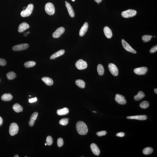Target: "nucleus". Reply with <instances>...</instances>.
Here are the masks:
<instances>
[{
    "label": "nucleus",
    "mask_w": 157,
    "mask_h": 157,
    "mask_svg": "<svg viewBox=\"0 0 157 157\" xmlns=\"http://www.w3.org/2000/svg\"><path fill=\"white\" fill-rule=\"evenodd\" d=\"M27 32V33H28V34H29V33H30V32Z\"/></svg>",
    "instance_id": "obj_46"
},
{
    "label": "nucleus",
    "mask_w": 157,
    "mask_h": 157,
    "mask_svg": "<svg viewBox=\"0 0 157 157\" xmlns=\"http://www.w3.org/2000/svg\"><path fill=\"white\" fill-rule=\"evenodd\" d=\"M65 31V29L64 27H61L58 28L53 34V37L54 38H59L64 33Z\"/></svg>",
    "instance_id": "obj_11"
},
{
    "label": "nucleus",
    "mask_w": 157,
    "mask_h": 157,
    "mask_svg": "<svg viewBox=\"0 0 157 157\" xmlns=\"http://www.w3.org/2000/svg\"><path fill=\"white\" fill-rule=\"evenodd\" d=\"M30 28V26L27 23L24 22L22 23L19 26L18 32L20 33L23 32Z\"/></svg>",
    "instance_id": "obj_16"
},
{
    "label": "nucleus",
    "mask_w": 157,
    "mask_h": 157,
    "mask_svg": "<svg viewBox=\"0 0 157 157\" xmlns=\"http://www.w3.org/2000/svg\"><path fill=\"white\" fill-rule=\"evenodd\" d=\"M115 100L117 103L121 105H124L126 103V101L123 95L117 94L116 95L115 98Z\"/></svg>",
    "instance_id": "obj_12"
},
{
    "label": "nucleus",
    "mask_w": 157,
    "mask_h": 157,
    "mask_svg": "<svg viewBox=\"0 0 157 157\" xmlns=\"http://www.w3.org/2000/svg\"><path fill=\"white\" fill-rule=\"evenodd\" d=\"M93 112L97 113L96 112H95V111H93Z\"/></svg>",
    "instance_id": "obj_48"
},
{
    "label": "nucleus",
    "mask_w": 157,
    "mask_h": 157,
    "mask_svg": "<svg viewBox=\"0 0 157 157\" xmlns=\"http://www.w3.org/2000/svg\"><path fill=\"white\" fill-rule=\"evenodd\" d=\"M36 64V63L34 61H30L25 63L24 65L26 68H28L34 66Z\"/></svg>",
    "instance_id": "obj_30"
},
{
    "label": "nucleus",
    "mask_w": 157,
    "mask_h": 157,
    "mask_svg": "<svg viewBox=\"0 0 157 157\" xmlns=\"http://www.w3.org/2000/svg\"><path fill=\"white\" fill-rule=\"evenodd\" d=\"M28 44L23 43L15 45L12 48L13 50L15 51H20L25 50L29 48Z\"/></svg>",
    "instance_id": "obj_6"
},
{
    "label": "nucleus",
    "mask_w": 157,
    "mask_h": 157,
    "mask_svg": "<svg viewBox=\"0 0 157 157\" xmlns=\"http://www.w3.org/2000/svg\"><path fill=\"white\" fill-rule=\"evenodd\" d=\"M28 34L27 32H25V33H24V36H25L26 37L27 36Z\"/></svg>",
    "instance_id": "obj_43"
},
{
    "label": "nucleus",
    "mask_w": 157,
    "mask_h": 157,
    "mask_svg": "<svg viewBox=\"0 0 157 157\" xmlns=\"http://www.w3.org/2000/svg\"><path fill=\"white\" fill-rule=\"evenodd\" d=\"M42 80L47 86H51L53 84V80L49 77H44L42 78Z\"/></svg>",
    "instance_id": "obj_21"
},
{
    "label": "nucleus",
    "mask_w": 157,
    "mask_h": 157,
    "mask_svg": "<svg viewBox=\"0 0 157 157\" xmlns=\"http://www.w3.org/2000/svg\"><path fill=\"white\" fill-rule=\"evenodd\" d=\"M38 115L37 112L33 113L31 116L30 121L29 122V125L30 127H32L34 124L35 121Z\"/></svg>",
    "instance_id": "obj_17"
},
{
    "label": "nucleus",
    "mask_w": 157,
    "mask_h": 157,
    "mask_svg": "<svg viewBox=\"0 0 157 157\" xmlns=\"http://www.w3.org/2000/svg\"><path fill=\"white\" fill-rule=\"evenodd\" d=\"M104 32L106 36L108 39H110L112 36V31L107 26H105L104 28Z\"/></svg>",
    "instance_id": "obj_20"
},
{
    "label": "nucleus",
    "mask_w": 157,
    "mask_h": 157,
    "mask_svg": "<svg viewBox=\"0 0 157 157\" xmlns=\"http://www.w3.org/2000/svg\"><path fill=\"white\" fill-rule=\"evenodd\" d=\"M97 70L98 74L99 75L102 76L103 75L105 70H104V67L102 65L100 64L98 65Z\"/></svg>",
    "instance_id": "obj_28"
},
{
    "label": "nucleus",
    "mask_w": 157,
    "mask_h": 157,
    "mask_svg": "<svg viewBox=\"0 0 157 157\" xmlns=\"http://www.w3.org/2000/svg\"><path fill=\"white\" fill-rule=\"evenodd\" d=\"M157 50V45H155V46L152 47L151 48L150 51H149V52H150L151 53H154L155 52H156Z\"/></svg>",
    "instance_id": "obj_38"
},
{
    "label": "nucleus",
    "mask_w": 157,
    "mask_h": 157,
    "mask_svg": "<svg viewBox=\"0 0 157 157\" xmlns=\"http://www.w3.org/2000/svg\"><path fill=\"white\" fill-rule=\"evenodd\" d=\"M145 42H145L144 41H143L144 43H145Z\"/></svg>",
    "instance_id": "obj_51"
},
{
    "label": "nucleus",
    "mask_w": 157,
    "mask_h": 157,
    "mask_svg": "<svg viewBox=\"0 0 157 157\" xmlns=\"http://www.w3.org/2000/svg\"><path fill=\"white\" fill-rule=\"evenodd\" d=\"M75 66L79 70H84L87 68V64L85 61L82 59H80L76 63Z\"/></svg>",
    "instance_id": "obj_7"
},
{
    "label": "nucleus",
    "mask_w": 157,
    "mask_h": 157,
    "mask_svg": "<svg viewBox=\"0 0 157 157\" xmlns=\"http://www.w3.org/2000/svg\"><path fill=\"white\" fill-rule=\"evenodd\" d=\"M69 110L67 108H64L62 109H58L57 113L59 116H64L67 115L69 113Z\"/></svg>",
    "instance_id": "obj_22"
},
{
    "label": "nucleus",
    "mask_w": 157,
    "mask_h": 157,
    "mask_svg": "<svg viewBox=\"0 0 157 157\" xmlns=\"http://www.w3.org/2000/svg\"><path fill=\"white\" fill-rule=\"evenodd\" d=\"M37 101V98L36 97L29 99V102L31 103L36 102Z\"/></svg>",
    "instance_id": "obj_40"
},
{
    "label": "nucleus",
    "mask_w": 157,
    "mask_h": 157,
    "mask_svg": "<svg viewBox=\"0 0 157 157\" xmlns=\"http://www.w3.org/2000/svg\"><path fill=\"white\" fill-rule=\"evenodd\" d=\"M3 122L2 118L1 116H0V126L2 125Z\"/></svg>",
    "instance_id": "obj_41"
},
{
    "label": "nucleus",
    "mask_w": 157,
    "mask_h": 157,
    "mask_svg": "<svg viewBox=\"0 0 157 157\" xmlns=\"http://www.w3.org/2000/svg\"><path fill=\"white\" fill-rule=\"evenodd\" d=\"M107 132L105 131H103L98 132L96 133V134L99 136H105L107 134Z\"/></svg>",
    "instance_id": "obj_36"
},
{
    "label": "nucleus",
    "mask_w": 157,
    "mask_h": 157,
    "mask_svg": "<svg viewBox=\"0 0 157 157\" xmlns=\"http://www.w3.org/2000/svg\"><path fill=\"white\" fill-rule=\"evenodd\" d=\"M153 149L152 148L148 147L143 149V152L144 154L146 155H150L153 152Z\"/></svg>",
    "instance_id": "obj_29"
},
{
    "label": "nucleus",
    "mask_w": 157,
    "mask_h": 157,
    "mask_svg": "<svg viewBox=\"0 0 157 157\" xmlns=\"http://www.w3.org/2000/svg\"><path fill=\"white\" fill-rule=\"evenodd\" d=\"M33 9V4H29L25 10L21 12L20 15L23 17H28L32 14Z\"/></svg>",
    "instance_id": "obj_2"
},
{
    "label": "nucleus",
    "mask_w": 157,
    "mask_h": 157,
    "mask_svg": "<svg viewBox=\"0 0 157 157\" xmlns=\"http://www.w3.org/2000/svg\"><path fill=\"white\" fill-rule=\"evenodd\" d=\"M13 108L14 110L17 113L22 112L23 110L22 107L18 103L14 104L13 106Z\"/></svg>",
    "instance_id": "obj_24"
},
{
    "label": "nucleus",
    "mask_w": 157,
    "mask_h": 157,
    "mask_svg": "<svg viewBox=\"0 0 157 157\" xmlns=\"http://www.w3.org/2000/svg\"><path fill=\"white\" fill-rule=\"evenodd\" d=\"M19 127L15 123H12L10 124L9 128V133L11 136H14L18 132Z\"/></svg>",
    "instance_id": "obj_5"
},
{
    "label": "nucleus",
    "mask_w": 157,
    "mask_h": 157,
    "mask_svg": "<svg viewBox=\"0 0 157 157\" xmlns=\"http://www.w3.org/2000/svg\"><path fill=\"white\" fill-rule=\"evenodd\" d=\"M47 144V143H45V146H46Z\"/></svg>",
    "instance_id": "obj_50"
},
{
    "label": "nucleus",
    "mask_w": 157,
    "mask_h": 157,
    "mask_svg": "<svg viewBox=\"0 0 157 157\" xmlns=\"http://www.w3.org/2000/svg\"><path fill=\"white\" fill-rule=\"evenodd\" d=\"M149 103L147 101H144L142 102L140 104V107L143 109H146L149 107Z\"/></svg>",
    "instance_id": "obj_31"
},
{
    "label": "nucleus",
    "mask_w": 157,
    "mask_h": 157,
    "mask_svg": "<svg viewBox=\"0 0 157 157\" xmlns=\"http://www.w3.org/2000/svg\"></svg>",
    "instance_id": "obj_55"
},
{
    "label": "nucleus",
    "mask_w": 157,
    "mask_h": 157,
    "mask_svg": "<svg viewBox=\"0 0 157 157\" xmlns=\"http://www.w3.org/2000/svg\"><path fill=\"white\" fill-rule=\"evenodd\" d=\"M65 52V51L64 50H61L55 53L51 56L50 58L51 59H54L58 57L64 55Z\"/></svg>",
    "instance_id": "obj_19"
},
{
    "label": "nucleus",
    "mask_w": 157,
    "mask_h": 157,
    "mask_svg": "<svg viewBox=\"0 0 157 157\" xmlns=\"http://www.w3.org/2000/svg\"><path fill=\"white\" fill-rule=\"evenodd\" d=\"M57 143H58V147H61L64 145V140L62 138H60L58 139Z\"/></svg>",
    "instance_id": "obj_35"
},
{
    "label": "nucleus",
    "mask_w": 157,
    "mask_h": 157,
    "mask_svg": "<svg viewBox=\"0 0 157 157\" xmlns=\"http://www.w3.org/2000/svg\"><path fill=\"white\" fill-rule=\"evenodd\" d=\"M17 76L15 73L13 71L10 72L7 74V78L9 80H14L16 78Z\"/></svg>",
    "instance_id": "obj_27"
},
{
    "label": "nucleus",
    "mask_w": 157,
    "mask_h": 157,
    "mask_svg": "<svg viewBox=\"0 0 157 157\" xmlns=\"http://www.w3.org/2000/svg\"><path fill=\"white\" fill-rule=\"evenodd\" d=\"M91 149L93 153L96 156L99 155L100 153V150L99 148L95 143H92L91 145Z\"/></svg>",
    "instance_id": "obj_14"
},
{
    "label": "nucleus",
    "mask_w": 157,
    "mask_h": 157,
    "mask_svg": "<svg viewBox=\"0 0 157 157\" xmlns=\"http://www.w3.org/2000/svg\"><path fill=\"white\" fill-rule=\"evenodd\" d=\"M67 119L68 120H69V118H67Z\"/></svg>",
    "instance_id": "obj_49"
},
{
    "label": "nucleus",
    "mask_w": 157,
    "mask_h": 157,
    "mask_svg": "<svg viewBox=\"0 0 157 157\" xmlns=\"http://www.w3.org/2000/svg\"><path fill=\"white\" fill-rule=\"evenodd\" d=\"M59 123L61 125L66 126L68 124V120L67 118H63L60 120Z\"/></svg>",
    "instance_id": "obj_34"
},
{
    "label": "nucleus",
    "mask_w": 157,
    "mask_h": 157,
    "mask_svg": "<svg viewBox=\"0 0 157 157\" xmlns=\"http://www.w3.org/2000/svg\"><path fill=\"white\" fill-rule=\"evenodd\" d=\"M108 68L111 74L114 76H116L118 74V68L115 64L112 63L108 64Z\"/></svg>",
    "instance_id": "obj_8"
},
{
    "label": "nucleus",
    "mask_w": 157,
    "mask_h": 157,
    "mask_svg": "<svg viewBox=\"0 0 157 157\" xmlns=\"http://www.w3.org/2000/svg\"><path fill=\"white\" fill-rule=\"evenodd\" d=\"M154 91L155 92V93L157 94V89H154Z\"/></svg>",
    "instance_id": "obj_44"
},
{
    "label": "nucleus",
    "mask_w": 157,
    "mask_h": 157,
    "mask_svg": "<svg viewBox=\"0 0 157 157\" xmlns=\"http://www.w3.org/2000/svg\"><path fill=\"white\" fill-rule=\"evenodd\" d=\"M13 98V96L10 93L4 94L1 97V99L5 101H10Z\"/></svg>",
    "instance_id": "obj_23"
},
{
    "label": "nucleus",
    "mask_w": 157,
    "mask_h": 157,
    "mask_svg": "<svg viewBox=\"0 0 157 157\" xmlns=\"http://www.w3.org/2000/svg\"><path fill=\"white\" fill-rule=\"evenodd\" d=\"M125 135V133L124 132H121L118 133H117L116 136L118 137H124V136Z\"/></svg>",
    "instance_id": "obj_39"
},
{
    "label": "nucleus",
    "mask_w": 157,
    "mask_h": 157,
    "mask_svg": "<svg viewBox=\"0 0 157 157\" xmlns=\"http://www.w3.org/2000/svg\"><path fill=\"white\" fill-rule=\"evenodd\" d=\"M98 4H99V3H98Z\"/></svg>",
    "instance_id": "obj_52"
},
{
    "label": "nucleus",
    "mask_w": 157,
    "mask_h": 157,
    "mask_svg": "<svg viewBox=\"0 0 157 157\" xmlns=\"http://www.w3.org/2000/svg\"><path fill=\"white\" fill-rule=\"evenodd\" d=\"M45 10L46 13L49 15H52L55 14V7L52 3L48 2L45 6Z\"/></svg>",
    "instance_id": "obj_3"
},
{
    "label": "nucleus",
    "mask_w": 157,
    "mask_h": 157,
    "mask_svg": "<svg viewBox=\"0 0 157 157\" xmlns=\"http://www.w3.org/2000/svg\"><path fill=\"white\" fill-rule=\"evenodd\" d=\"M95 2L97 3H100L102 2V0H94Z\"/></svg>",
    "instance_id": "obj_42"
},
{
    "label": "nucleus",
    "mask_w": 157,
    "mask_h": 157,
    "mask_svg": "<svg viewBox=\"0 0 157 157\" xmlns=\"http://www.w3.org/2000/svg\"><path fill=\"white\" fill-rule=\"evenodd\" d=\"M14 157H19L18 155H17L14 156Z\"/></svg>",
    "instance_id": "obj_45"
},
{
    "label": "nucleus",
    "mask_w": 157,
    "mask_h": 157,
    "mask_svg": "<svg viewBox=\"0 0 157 157\" xmlns=\"http://www.w3.org/2000/svg\"><path fill=\"white\" fill-rule=\"evenodd\" d=\"M121 41L123 47L126 50L133 54H135L136 53V51L134 49H133V48L131 47L129 45V44L124 39H122Z\"/></svg>",
    "instance_id": "obj_9"
},
{
    "label": "nucleus",
    "mask_w": 157,
    "mask_h": 157,
    "mask_svg": "<svg viewBox=\"0 0 157 157\" xmlns=\"http://www.w3.org/2000/svg\"><path fill=\"white\" fill-rule=\"evenodd\" d=\"M75 84L79 87L81 89H84L85 86V83L83 80H77L75 81Z\"/></svg>",
    "instance_id": "obj_26"
},
{
    "label": "nucleus",
    "mask_w": 157,
    "mask_h": 157,
    "mask_svg": "<svg viewBox=\"0 0 157 157\" xmlns=\"http://www.w3.org/2000/svg\"><path fill=\"white\" fill-rule=\"evenodd\" d=\"M71 0L73 1H74L75 0Z\"/></svg>",
    "instance_id": "obj_47"
},
{
    "label": "nucleus",
    "mask_w": 157,
    "mask_h": 157,
    "mask_svg": "<svg viewBox=\"0 0 157 157\" xmlns=\"http://www.w3.org/2000/svg\"><path fill=\"white\" fill-rule=\"evenodd\" d=\"M65 2L66 3V7L70 16L72 17H74L75 16L74 13L72 6L69 3L67 2V1H65Z\"/></svg>",
    "instance_id": "obj_15"
},
{
    "label": "nucleus",
    "mask_w": 157,
    "mask_h": 157,
    "mask_svg": "<svg viewBox=\"0 0 157 157\" xmlns=\"http://www.w3.org/2000/svg\"><path fill=\"white\" fill-rule=\"evenodd\" d=\"M148 69L146 67H141L135 68L134 70V73L139 75H144L147 72Z\"/></svg>",
    "instance_id": "obj_10"
},
{
    "label": "nucleus",
    "mask_w": 157,
    "mask_h": 157,
    "mask_svg": "<svg viewBox=\"0 0 157 157\" xmlns=\"http://www.w3.org/2000/svg\"><path fill=\"white\" fill-rule=\"evenodd\" d=\"M76 129L78 133L81 135H86L88 131L87 125L82 121H79L77 123Z\"/></svg>",
    "instance_id": "obj_1"
},
{
    "label": "nucleus",
    "mask_w": 157,
    "mask_h": 157,
    "mask_svg": "<svg viewBox=\"0 0 157 157\" xmlns=\"http://www.w3.org/2000/svg\"><path fill=\"white\" fill-rule=\"evenodd\" d=\"M7 61L4 58H0V66H4L7 64Z\"/></svg>",
    "instance_id": "obj_37"
},
{
    "label": "nucleus",
    "mask_w": 157,
    "mask_h": 157,
    "mask_svg": "<svg viewBox=\"0 0 157 157\" xmlns=\"http://www.w3.org/2000/svg\"><path fill=\"white\" fill-rule=\"evenodd\" d=\"M29 96L31 97V95H29Z\"/></svg>",
    "instance_id": "obj_53"
},
{
    "label": "nucleus",
    "mask_w": 157,
    "mask_h": 157,
    "mask_svg": "<svg viewBox=\"0 0 157 157\" xmlns=\"http://www.w3.org/2000/svg\"><path fill=\"white\" fill-rule=\"evenodd\" d=\"M127 118L128 119H136L139 120H146L147 119V117L146 115H138L133 116H127Z\"/></svg>",
    "instance_id": "obj_18"
},
{
    "label": "nucleus",
    "mask_w": 157,
    "mask_h": 157,
    "mask_svg": "<svg viewBox=\"0 0 157 157\" xmlns=\"http://www.w3.org/2000/svg\"><path fill=\"white\" fill-rule=\"evenodd\" d=\"M46 142L48 146H51L53 143V140L52 138L50 136H48L47 137L46 139Z\"/></svg>",
    "instance_id": "obj_33"
},
{
    "label": "nucleus",
    "mask_w": 157,
    "mask_h": 157,
    "mask_svg": "<svg viewBox=\"0 0 157 157\" xmlns=\"http://www.w3.org/2000/svg\"><path fill=\"white\" fill-rule=\"evenodd\" d=\"M88 27L89 25L88 23L87 22L85 23L81 28L79 32V35L80 36H83L85 34L87 31Z\"/></svg>",
    "instance_id": "obj_13"
},
{
    "label": "nucleus",
    "mask_w": 157,
    "mask_h": 157,
    "mask_svg": "<svg viewBox=\"0 0 157 157\" xmlns=\"http://www.w3.org/2000/svg\"><path fill=\"white\" fill-rule=\"evenodd\" d=\"M137 14L136 10L132 9H128L122 12L121 15L124 18H128L134 17Z\"/></svg>",
    "instance_id": "obj_4"
},
{
    "label": "nucleus",
    "mask_w": 157,
    "mask_h": 157,
    "mask_svg": "<svg viewBox=\"0 0 157 157\" xmlns=\"http://www.w3.org/2000/svg\"><path fill=\"white\" fill-rule=\"evenodd\" d=\"M145 97V95L143 92L140 91L138 94L134 96V99L135 100L139 101Z\"/></svg>",
    "instance_id": "obj_25"
},
{
    "label": "nucleus",
    "mask_w": 157,
    "mask_h": 157,
    "mask_svg": "<svg viewBox=\"0 0 157 157\" xmlns=\"http://www.w3.org/2000/svg\"><path fill=\"white\" fill-rule=\"evenodd\" d=\"M25 157H27V156H25Z\"/></svg>",
    "instance_id": "obj_54"
},
{
    "label": "nucleus",
    "mask_w": 157,
    "mask_h": 157,
    "mask_svg": "<svg viewBox=\"0 0 157 157\" xmlns=\"http://www.w3.org/2000/svg\"><path fill=\"white\" fill-rule=\"evenodd\" d=\"M152 35H145L142 37V39L143 41L145 42L149 41L151 40V39L152 37Z\"/></svg>",
    "instance_id": "obj_32"
}]
</instances>
